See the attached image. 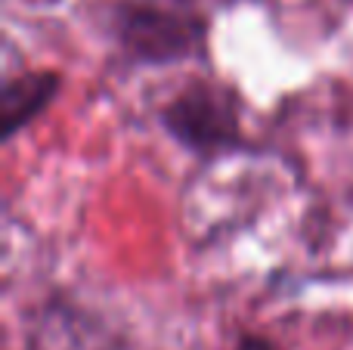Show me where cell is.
Here are the masks:
<instances>
[{
    "label": "cell",
    "instance_id": "2",
    "mask_svg": "<svg viewBox=\"0 0 353 350\" xmlns=\"http://www.w3.org/2000/svg\"><path fill=\"white\" fill-rule=\"evenodd\" d=\"M161 127L195 155H223L245 149L242 99L230 84L192 78L159 112Z\"/></svg>",
    "mask_w": 353,
    "mask_h": 350
},
{
    "label": "cell",
    "instance_id": "1",
    "mask_svg": "<svg viewBox=\"0 0 353 350\" xmlns=\"http://www.w3.org/2000/svg\"><path fill=\"white\" fill-rule=\"evenodd\" d=\"M105 25L130 65H176L208 47V19L183 0H118Z\"/></svg>",
    "mask_w": 353,
    "mask_h": 350
},
{
    "label": "cell",
    "instance_id": "4",
    "mask_svg": "<svg viewBox=\"0 0 353 350\" xmlns=\"http://www.w3.org/2000/svg\"><path fill=\"white\" fill-rule=\"evenodd\" d=\"M90 332L97 329L90 326V320H81V313L65 304H50L43 310V316L31 326L28 350H93Z\"/></svg>",
    "mask_w": 353,
    "mask_h": 350
},
{
    "label": "cell",
    "instance_id": "5",
    "mask_svg": "<svg viewBox=\"0 0 353 350\" xmlns=\"http://www.w3.org/2000/svg\"><path fill=\"white\" fill-rule=\"evenodd\" d=\"M236 350H279L270 338H263V335H254V332H245L242 338H239Z\"/></svg>",
    "mask_w": 353,
    "mask_h": 350
},
{
    "label": "cell",
    "instance_id": "3",
    "mask_svg": "<svg viewBox=\"0 0 353 350\" xmlns=\"http://www.w3.org/2000/svg\"><path fill=\"white\" fill-rule=\"evenodd\" d=\"M62 90V74L53 68L6 74L0 87V140L12 143L34 118L50 109Z\"/></svg>",
    "mask_w": 353,
    "mask_h": 350
}]
</instances>
